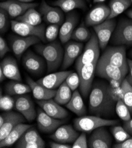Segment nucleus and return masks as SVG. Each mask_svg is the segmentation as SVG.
I'll use <instances>...</instances> for the list:
<instances>
[{"mask_svg": "<svg viewBox=\"0 0 132 148\" xmlns=\"http://www.w3.org/2000/svg\"><path fill=\"white\" fill-rule=\"evenodd\" d=\"M111 131L117 143L123 142L131 138V135L126 130L120 126L114 125L111 128Z\"/></svg>", "mask_w": 132, "mask_h": 148, "instance_id": "obj_38", "label": "nucleus"}, {"mask_svg": "<svg viewBox=\"0 0 132 148\" xmlns=\"http://www.w3.org/2000/svg\"><path fill=\"white\" fill-rule=\"evenodd\" d=\"M110 9L105 4H99L94 7L86 15L85 24L86 26H95L107 20L110 16Z\"/></svg>", "mask_w": 132, "mask_h": 148, "instance_id": "obj_20", "label": "nucleus"}, {"mask_svg": "<svg viewBox=\"0 0 132 148\" xmlns=\"http://www.w3.org/2000/svg\"><path fill=\"white\" fill-rule=\"evenodd\" d=\"M16 20L32 25H39L42 21L41 14L36 10L35 8L28 9Z\"/></svg>", "mask_w": 132, "mask_h": 148, "instance_id": "obj_33", "label": "nucleus"}, {"mask_svg": "<svg viewBox=\"0 0 132 148\" xmlns=\"http://www.w3.org/2000/svg\"><path fill=\"white\" fill-rule=\"evenodd\" d=\"M114 148H132V138H130L126 140V141L117 143L113 145Z\"/></svg>", "mask_w": 132, "mask_h": 148, "instance_id": "obj_46", "label": "nucleus"}, {"mask_svg": "<svg viewBox=\"0 0 132 148\" xmlns=\"http://www.w3.org/2000/svg\"><path fill=\"white\" fill-rule=\"evenodd\" d=\"M131 5L130 0H111L109 4L110 14L108 19H113L118 16Z\"/></svg>", "mask_w": 132, "mask_h": 148, "instance_id": "obj_34", "label": "nucleus"}, {"mask_svg": "<svg viewBox=\"0 0 132 148\" xmlns=\"http://www.w3.org/2000/svg\"><path fill=\"white\" fill-rule=\"evenodd\" d=\"M49 146L51 148H72V146L69 144L62 143L57 142H50Z\"/></svg>", "mask_w": 132, "mask_h": 148, "instance_id": "obj_48", "label": "nucleus"}, {"mask_svg": "<svg viewBox=\"0 0 132 148\" xmlns=\"http://www.w3.org/2000/svg\"><path fill=\"white\" fill-rule=\"evenodd\" d=\"M100 46L95 34H93L88 41L84 51L77 58L76 68L83 65L97 62L100 58Z\"/></svg>", "mask_w": 132, "mask_h": 148, "instance_id": "obj_6", "label": "nucleus"}, {"mask_svg": "<svg viewBox=\"0 0 132 148\" xmlns=\"http://www.w3.org/2000/svg\"><path fill=\"white\" fill-rule=\"evenodd\" d=\"M115 110L117 115H118L120 119L123 120L124 122L128 121L131 119V114L128 107L126 106V105L123 101V99L120 100L117 103Z\"/></svg>", "mask_w": 132, "mask_h": 148, "instance_id": "obj_39", "label": "nucleus"}, {"mask_svg": "<svg viewBox=\"0 0 132 148\" xmlns=\"http://www.w3.org/2000/svg\"><path fill=\"white\" fill-rule=\"evenodd\" d=\"M127 15L130 19L132 20V10H130L129 11H128L127 12Z\"/></svg>", "mask_w": 132, "mask_h": 148, "instance_id": "obj_51", "label": "nucleus"}, {"mask_svg": "<svg viewBox=\"0 0 132 148\" xmlns=\"http://www.w3.org/2000/svg\"><path fill=\"white\" fill-rule=\"evenodd\" d=\"M72 90L65 81L58 87L54 100L61 105H66L72 97Z\"/></svg>", "mask_w": 132, "mask_h": 148, "instance_id": "obj_35", "label": "nucleus"}, {"mask_svg": "<svg viewBox=\"0 0 132 148\" xmlns=\"http://www.w3.org/2000/svg\"><path fill=\"white\" fill-rule=\"evenodd\" d=\"M10 51V49L7 45V42L2 37H0V57L1 58H3Z\"/></svg>", "mask_w": 132, "mask_h": 148, "instance_id": "obj_45", "label": "nucleus"}, {"mask_svg": "<svg viewBox=\"0 0 132 148\" xmlns=\"http://www.w3.org/2000/svg\"><path fill=\"white\" fill-rule=\"evenodd\" d=\"M31 127H32V125L24 124V123L17 125L13 128L5 139L0 140V147L3 148L12 146L20 139L27 129Z\"/></svg>", "mask_w": 132, "mask_h": 148, "instance_id": "obj_29", "label": "nucleus"}, {"mask_svg": "<svg viewBox=\"0 0 132 148\" xmlns=\"http://www.w3.org/2000/svg\"><path fill=\"white\" fill-rule=\"evenodd\" d=\"M11 28L14 33L20 36H36L43 42L46 41L45 24L32 25L16 20L11 21Z\"/></svg>", "mask_w": 132, "mask_h": 148, "instance_id": "obj_7", "label": "nucleus"}, {"mask_svg": "<svg viewBox=\"0 0 132 148\" xmlns=\"http://www.w3.org/2000/svg\"><path fill=\"white\" fill-rule=\"evenodd\" d=\"M41 40L36 36H12L10 39V46L12 50L19 59L25 51L32 46L39 43Z\"/></svg>", "mask_w": 132, "mask_h": 148, "instance_id": "obj_13", "label": "nucleus"}, {"mask_svg": "<svg viewBox=\"0 0 132 148\" xmlns=\"http://www.w3.org/2000/svg\"><path fill=\"white\" fill-rule=\"evenodd\" d=\"M130 1H131V5H132V0H130Z\"/></svg>", "mask_w": 132, "mask_h": 148, "instance_id": "obj_55", "label": "nucleus"}, {"mask_svg": "<svg viewBox=\"0 0 132 148\" xmlns=\"http://www.w3.org/2000/svg\"><path fill=\"white\" fill-rule=\"evenodd\" d=\"M78 22V17L75 12H71L66 16L65 21L59 29V39L62 43H66L71 38L72 34Z\"/></svg>", "mask_w": 132, "mask_h": 148, "instance_id": "obj_25", "label": "nucleus"}, {"mask_svg": "<svg viewBox=\"0 0 132 148\" xmlns=\"http://www.w3.org/2000/svg\"><path fill=\"white\" fill-rule=\"evenodd\" d=\"M5 89L6 93L9 96L22 95L32 92L31 88L27 84H25L14 80L8 82L6 86Z\"/></svg>", "mask_w": 132, "mask_h": 148, "instance_id": "obj_32", "label": "nucleus"}, {"mask_svg": "<svg viewBox=\"0 0 132 148\" xmlns=\"http://www.w3.org/2000/svg\"><path fill=\"white\" fill-rule=\"evenodd\" d=\"M17 148H45V143L37 130L31 127L27 129L17 141Z\"/></svg>", "mask_w": 132, "mask_h": 148, "instance_id": "obj_14", "label": "nucleus"}, {"mask_svg": "<svg viewBox=\"0 0 132 148\" xmlns=\"http://www.w3.org/2000/svg\"><path fill=\"white\" fill-rule=\"evenodd\" d=\"M119 123L117 120L106 119L98 116H79L74 120L75 129L82 132L91 133L96 129L103 127L114 126Z\"/></svg>", "mask_w": 132, "mask_h": 148, "instance_id": "obj_3", "label": "nucleus"}, {"mask_svg": "<svg viewBox=\"0 0 132 148\" xmlns=\"http://www.w3.org/2000/svg\"><path fill=\"white\" fill-rule=\"evenodd\" d=\"M115 27L116 21L114 18L107 19L101 24L93 27L101 50H104L106 49Z\"/></svg>", "mask_w": 132, "mask_h": 148, "instance_id": "obj_12", "label": "nucleus"}, {"mask_svg": "<svg viewBox=\"0 0 132 148\" xmlns=\"http://www.w3.org/2000/svg\"><path fill=\"white\" fill-rule=\"evenodd\" d=\"M37 124L40 132L44 134H51L61 126L64 121L57 119L48 115L41 108L37 109Z\"/></svg>", "mask_w": 132, "mask_h": 148, "instance_id": "obj_15", "label": "nucleus"}, {"mask_svg": "<svg viewBox=\"0 0 132 148\" xmlns=\"http://www.w3.org/2000/svg\"><path fill=\"white\" fill-rule=\"evenodd\" d=\"M123 127L131 136H132V117L129 121L124 122Z\"/></svg>", "mask_w": 132, "mask_h": 148, "instance_id": "obj_49", "label": "nucleus"}, {"mask_svg": "<svg viewBox=\"0 0 132 148\" xmlns=\"http://www.w3.org/2000/svg\"><path fill=\"white\" fill-rule=\"evenodd\" d=\"M65 106L67 109L78 116H84L86 113V107L81 95L77 90L74 91L70 100Z\"/></svg>", "mask_w": 132, "mask_h": 148, "instance_id": "obj_30", "label": "nucleus"}, {"mask_svg": "<svg viewBox=\"0 0 132 148\" xmlns=\"http://www.w3.org/2000/svg\"><path fill=\"white\" fill-rule=\"evenodd\" d=\"M122 87L123 92V100L132 116V86L124 79L122 83Z\"/></svg>", "mask_w": 132, "mask_h": 148, "instance_id": "obj_37", "label": "nucleus"}, {"mask_svg": "<svg viewBox=\"0 0 132 148\" xmlns=\"http://www.w3.org/2000/svg\"><path fill=\"white\" fill-rule=\"evenodd\" d=\"M26 118L20 113L7 111L0 115V140L5 139L17 125L26 122Z\"/></svg>", "mask_w": 132, "mask_h": 148, "instance_id": "obj_9", "label": "nucleus"}, {"mask_svg": "<svg viewBox=\"0 0 132 148\" xmlns=\"http://www.w3.org/2000/svg\"><path fill=\"white\" fill-rule=\"evenodd\" d=\"M17 1L23 2V3H30L32 1H33L34 0H17Z\"/></svg>", "mask_w": 132, "mask_h": 148, "instance_id": "obj_52", "label": "nucleus"}, {"mask_svg": "<svg viewBox=\"0 0 132 148\" xmlns=\"http://www.w3.org/2000/svg\"><path fill=\"white\" fill-rule=\"evenodd\" d=\"M95 74L100 77L109 81L115 80L121 84L127 75L119 67L110 64L100 58L97 63Z\"/></svg>", "mask_w": 132, "mask_h": 148, "instance_id": "obj_10", "label": "nucleus"}, {"mask_svg": "<svg viewBox=\"0 0 132 148\" xmlns=\"http://www.w3.org/2000/svg\"><path fill=\"white\" fill-rule=\"evenodd\" d=\"M92 34L83 24L76 28L72 34L71 38L76 41H88Z\"/></svg>", "mask_w": 132, "mask_h": 148, "instance_id": "obj_36", "label": "nucleus"}, {"mask_svg": "<svg viewBox=\"0 0 132 148\" xmlns=\"http://www.w3.org/2000/svg\"><path fill=\"white\" fill-rule=\"evenodd\" d=\"M106 0H93V1L94 3H100L105 1Z\"/></svg>", "mask_w": 132, "mask_h": 148, "instance_id": "obj_53", "label": "nucleus"}, {"mask_svg": "<svg viewBox=\"0 0 132 148\" xmlns=\"http://www.w3.org/2000/svg\"><path fill=\"white\" fill-rule=\"evenodd\" d=\"M15 106L14 99L8 96H3L2 91L1 90L0 96V109L3 111H10Z\"/></svg>", "mask_w": 132, "mask_h": 148, "instance_id": "obj_42", "label": "nucleus"}, {"mask_svg": "<svg viewBox=\"0 0 132 148\" xmlns=\"http://www.w3.org/2000/svg\"><path fill=\"white\" fill-rule=\"evenodd\" d=\"M6 77L5 76L3 70L0 69V81H1V82H2L6 79Z\"/></svg>", "mask_w": 132, "mask_h": 148, "instance_id": "obj_50", "label": "nucleus"}, {"mask_svg": "<svg viewBox=\"0 0 132 148\" xmlns=\"http://www.w3.org/2000/svg\"><path fill=\"white\" fill-rule=\"evenodd\" d=\"M37 6L36 3H23L17 0H7L0 4V7L6 10L12 18H17L28 9L36 8Z\"/></svg>", "mask_w": 132, "mask_h": 148, "instance_id": "obj_18", "label": "nucleus"}, {"mask_svg": "<svg viewBox=\"0 0 132 148\" xmlns=\"http://www.w3.org/2000/svg\"><path fill=\"white\" fill-rule=\"evenodd\" d=\"M100 59L113 66L118 67L126 74L129 71L126 50L124 46H117L106 48Z\"/></svg>", "mask_w": 132, "mask_h": 148, "instance_id": "obj_4", "label": "nucleus"}, {"mask_svg": "<svg viewBox=\"0 0 132 148\" xmlns=\"http://www.w3.org/2000/svg\"><path fill=\"white\" fill-rule=\"evenodd\" d=\"M108 108L111 115L114 113L117 103L123 98L122 84L115 80L109 81L107 88Z\"/></svg>", "mask_w": 132, "mask_h": 148, "instance_id": "obj_24", "label": "nucleus"}, {"mask_svg": "<svg viewBox=\"0 0 132 148\" xmlns=\"http://www.w3.org/2000/svg\"><path fill=\"white\" fill-rule=\"evenodd\" d=\"M15 109L28 122L33 121L37 117L35 105L30 96L19 95L15 100Z\"/></svg>", "mask_w": 132, "mask_h": 148, "instance_id": "obj_16", "label": "nucleus"}, {"mask_svg": "<svg viewBox=\"0 0 132 148\" xmlns=\"http://www.w3.org/2000/svg\"><path fill=\"white\" fill-rule=\"evenodd\" d=\"M65 82L72 91H75L79 86V79L77 73L72 72L67 77Z\"/></svg>", "mask_w": 132, "mask_h": 148, "instance_id": "obj_43", "label": "nucleus"}, {"mask_svg": "<svg viewBox=\"0 0 132 148\" xmlns=\"http://www.w3.org/2000/svg\"><path fill=\"white\" fill-rule=\"evenodd\" d=\"M79 136V133L71 125H65L59 127L50 138L54 141L69 144L74 143Z\"/></svg>", "mask_w": 132, "mask_h": 148, "instance_id": "obj_21", "label": "nucleus"}, {"mask_svg": "<svg viewBox=\"0 0 132 148\" xmlns=\"http://www.w3.org/2000/svg\"><path fill=\"white\" fill-rule=\"evenodd\" d=\"M129 55H130V56L132 58V49L131 50V51H130V53H129Z\"/></svg>", "mask_w": 132, "mask_h": 148, "instance_id": "obj_54", "label": "nucleus"}, {"mask_svg": "<svg viewBox=\"0 0 132 148\" xmlns=\"http://www.w3.org/2000/svg\"><path fill=\"white\" fill-rule=\"evenodd\" d=\"M72 72V71H62L51 73L40 79L37 82L49 89L55 90L65 81Z\"/></svg>", "mask_w": 132, "mask_h": 148, "instance_id": "obj_27", "label": "nucleus"}, {"mask_svg": "<svg viewBox=\"0 0 132 148\" xmlns=\"http://www.w3.org/2000/svg\"><path fill=\"white\" fill-rule=\"evenodd\" d=\"M39 10L45 22L50 24H62L64 20V15L63 11L60 8L50 6L45 0H43Z\"/></svg>", "mask_w": 132, "mask_h": 148, "instance_id": "obj_17", "label": "nucleus"}, {"mask_svg": "<svg viewBox=\"0 0 132 148\" xmlns=\"http://www.w3.org/2000/svg\"><path fill=\"white\" fill-rule=\"evenodd\" d=\"M115 46H132V20L122 19L115 27L111 38Z\"/></svg>", "mask_w": 132, "mask_h": 148, "instance_id": "obj_5", "label": "nucleus"}, {"mask_svg": "<svg viewBox=\"0 0 132 148\" xmlns=\"http://www.w3.org/2000/svg\"><path fill=\"white\" fill-rule=\"evenodd\" d=\"M128 66H129V71L128 75L125 77V79L127 81V82L132 86V60L127 59Z\"/></svg>", "mask_w": 132, "mask_h": 148, "instance_id": "obj_47", "label": "nucleus"}, {"mask_svg": "<svg viewBox=\"0 0 132 148\" xmlns=\"http://www.w3.org/2000/svg\"><path fill=\"white\" fill-rule=\"evenodd\" d=\"M88 147V144L86 140L85 132L82 134L77 138L72 145V148H87Z\"/></svg>", "mask_w": 132, "mask_h": 148, "instance_id": "obj_44", "label": "nucleus"}, {"mask_svg": "<svg viewBox=\"0 0 132 148\" xmlns=\"http://www.w3.org/2000/svg\"><path fill=\"white\" fill-rule=\"evenodd\" d=\"M9 17L10 16L6 10L0 8V32L1 34L7 32L10 25L11 26Z\"/></svg>", "mask_w": 132, "mask_h": 148, "instance_id": "obj_40", "label": "nucleus"}, {"mask_svg": "<svg viewBox=\"0 0 132 148\" xmlns=\"http://www.w3.org/2000/svg\"><path fill=\"white\" fill-rule=\"evenodd\" d=\"M0 69L3 70L6 78L18 82L22 80L17 61L12 57H5L1 63Z\"/></svg>", "mask_w": 132, "mask_h": 148, "instance_id": "obj_26", "label": "nucleus"}, {"mask_svg": "<svg viewBox=\"0 0 132 148\" xmlns=\"http://www.w3.org/2000/svg\"><path fill=\"white\" fill-rule=\"evenodd\" d=\"M83 49V44L78 41H68L64 48V55L62 65L65 70L70 67L81 55Z\"/></svg>", "mask_w": 132, "mask_h": 148, "instance_id": "obj_23", "label": "nucleus"}, {"mask_svg": "<svg viewBox=\"0 0 132 148\" xmlns=\"http://www.w3.org/2000/svg\"><path fill=\"white\" fill-rule=\"evenodd\" d=\"M36 51L45 59L49 72L56 70L63 62L64 51L58 41H52L47 44L38 43L35 46Z\"/></svg>", "mask_w": 132, "mask_h": 148, "instance_id": "obj_2", "label": "nucleus"}, {"mask_svg": "<svg viewBox=\"0 0 132 148\" xmlns=\"http://www.w3.org/2000/svg\"><path fill=\"white\" fill-rule=\"evenodd\" d=\"M37 103L48 115L55 119L63 120L69 115L68 112L54 99L37 100Z\"/></svg>", "mask_w": 132, "mask_h": 148, "instance_id": "obj_22", "label": "nucleus"}, {"mask_svg": "<svg viewBox=\"0 0 132 148\" xmlns=\"http://www.w3.org/2000/svg\"><path fill=\"white\" fill-rule=\"evenodd\" d=\"M59 26L58 24H50L45 30V38L47 41L52 42L57 38L59 33Z\"/></svg>", "mask_w": 132, "mask_h": 148, "instance_id": "obj_41", "label": "nucleus"}, {"mask_svg": "<svg viewBox=\"0 0 132 148\" xmlns=\"http://www.w3.org/2000/svg\"><path fill=\"white\" fill-rule=\"evenodd\" d=\"M52 4L60 8L65 12H70L77 8L84 10L86 8L85 0H56Z\"/></svg>", "mask_w": 132, "mask_h": 148, "instance_id": "obj_31", "label": "nucleus"}, {"mask_svg": "<svg viewBox=\"0 0 132 148\" xmlns=\"http://www.w3.org/2000/svg\"><path fill=\"white\" fill-rule=\"evenodd\" d=\"M97 62L76 68L79 79V90L85 97H87L91 90Z\"/></svg>", "mask_w": 132, "mask_h": 148, "instance_id": "obj_8", "label": "nucleus"}, {"mask_svg": "<svg viewBox=\"0 0 132 148\" xmlns=\"http://www.w3.org/2000/svg\"><path fill=\"white\" fill-rule=\"evenodd\" d=\"M88 144L90 148H110L112 139L104 126L100 127L93 131Z\"/></svg>", "mask_w": 132, "mask_h": 148, "instance_id": "obj_19", "label": "nucleus"}, {"mask_svg": "<svg viewBox=\"0 0 132 148\" xmlns=\"http://www.w3.org/2000/svg\"><path fill=\"white\" fill-rule=\"evenodd\" d=\"M26 80L27 84L31 88L33 95L36 100H48L55 97L56 90L49 89V88L38 83L37 82H35L28 76H26Z\"/></svg>", "mask_w": 132, "mask_h": 148, "instance_id": "obj_28", "label": "nucleus"}, {"mask_svg": "<svg viewBox=\"0 0 132 148\" xmlns=\"http://www.w3.org/2000/svg\"><path fill=\"white\" fill-rule=\"evenodd\" d=\"M108 84L104 82H96L93 86L90 93L89 108L91 113L98 116H111L107 97Z\"/></svg>", "mask_w": 132, "mask_h": 148, "instance_id": "obj_1", "label": "nucleus"}, {"mask_svg": "<svg viewBox=\"0 0 132 148\" xmlns=\"http://www.w3.org/2000/svg\"><path fill=\"white\" fill-rule=\"evenodd\" d=\"M22 64L28 73L35 76L41 75L47 67L44 58L31 50L24 54L22 57Z\"/></svg>", "mask_w": 132, "mask_h": 148, "instance_id": "obj_11", "label": "nucleus"}]
</instances>
